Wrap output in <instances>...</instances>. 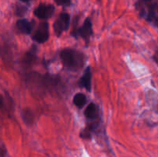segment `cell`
Listing matches in <instances>:
<instances>
[{"instance_id": "cell-10", "label": "cell", "mask_w": 158, "mask_h": 157, "mask_svg": "<svg viewBox=\"0 0 158 157\" xmlns=\"http://www.w3.org/2000/svg\"><path fill=\"white\" fill-rule=\"evenodd\" d=\"M85 116L89 119H94L97 117V108L94 103H90L84 112Z\"/></svg>"}, {"instance_id": "cell-7", "label": "cell", "mask_w": 158, "mask_h": 157, "mask_svg": "<svg viewBox=\"0 0 158 157\" xmlns=\"http://www.w3.org/2000/svg\"><path fill=\"white\" fill-rule=\"evenodd\" d=\"M35 48L36 47H35V46H32L30 50L28 51L23 56L22 63L25 68L30 67L35 62L36 59V49Z\"/></svg>"}, {"instance_id": "cell-12", "label": "cell", "mask_w": 158, "mask_h": 157, "mask_svg": "<svg viewBox=\"0 0 158 157\" xmlns=\"http://www.w3.org/2000/svg\"><path fill=\"white\" fill-rule=\"evenodd\" d=\"M73 103L78 108H83L86 103V97L83 93H77L73 98Z\"/></svg>"}, {"instance_id": "cell-11", "label": "cell", "mask_w": 158, "mask_h": 157, "mask_svg": "<svg viewBox=\"0 0 158 157\" xmlns=\"http://www.w3.org/2000/svg\"><path fill=\"white\" fill-rule=\"evenodd\" d=\"M22 119L27 125H32L34 122V114L30 109H24L22 112Z\"/></svg>"}, {"instance_id": "cell-2", "label": "cell", "mask_w": 158, "mask_h": 157, "mask_svg": "<svg viewBox=\"0 0 158 157\" xmlns=\"http://www.w3.org/2000/svg\"><path fill=\"white\" fill-rule=\"evenodd\" d=\"M137 8L143 18L158 28V0H139Z\"/></svg>"}, {"instance_id": "cell-16", "label": "cell", "mask_w": 158, "mask_h": 157, "mask_svg": "<svg viewBox=\"0 0 158 157\" xmlns=\"http://www.w3.org/2000/svg\"><path fill=\"white\" fill-rule=\"evenodd\" d=\"M19 1L23 2H29L30 1V0H19Z\"/></svg>"}, {"instance_id": "cell-13", "label": "cell", "mask_w": 158, "mask_h": 157, "mask_svg": "<svg viewBox=\"0 0 158 157\" xmlns=\"http://www.w3.org/2000/svg\"><path fill=\"white\" fill-rule=\"evenodd\" d=\"M58 6H69L71 5V0H54Z\"/></svg>"}, {"instance_id": "cell-14", "label": "cell", "mask_w": 158, "mask_h": 157, "mask_svg": "<svg viewBox=\"0 0 158 157\" xmlns=\"http://www.w3.org/2000/svg\"><path fill=\"white\" fill-rule=\"evenodd\" d=\"M0 157H6V149L1 143H0Z\"/></svg>"}, {"instance_id": "cell-15", "label": "cell", "mask_w": 158, "mask_h": 157, "mask_svg": "<svg viewBox=\"0 0 158 157\" xmlns=\"http://www.w3.org/2000/svg\"><path fill=\"white\" fill-rule=\"evenodd\" d=\"M2 105H3V99L2 98L1 96H0V109H1V108H2Z\"/></svg>"}, {"instance_id": "cell-5", "label": "cell", "mask_w": 158, "mask_h": 157, "mask_svg": "<svg viewBox=\"0 0 158 157\" xmlns=\"http://www.w3.org/2000/svg\"><path fill=\"white\" fill-rule=\"evenodd\" d=\"M49 36V25L46 22H43L40 23L39 27L37 28L32 38L39 43H44L45 42L47 41Z\"/></svg>"}, {"instance_id": "cell-6", "label": "cell", "mask_w": 158, "mask_h": 157, "mask_svg": "<svg viewBox=\"0 0 158 157\" xmlns=\"http://www.w3.org/2000/svg\"><path fill=\"white\" fill-rule=\"evenodd\" d=\"M92 22L89 18H86L83 22V25L76 31L74 36L77 35H79L81 36L83 39L86 40V42L89 41L91 35L93 33V27H92Z\"/></svg>"}, {"instance_id": "cell-9", "label": "cell", "mask_w": 158, "mask_h": 157, "mask_svg": "<svg viewBox=\"0 0 158 157\" xmlns=\"http://www.w3.org/2000/svg\"><path fill=\"white\" fill-rule=\"evenodd\" d=\"M16 26L19 30L24 34H30L32 32V24L26 18H22L17 21Z\"/></svg>"}, {"instance_id": "cell-4", "label": "cell", "mask_w": 158, "mask_h": 157, "mask_svg": "<svg viewBox=\"0 0 158 157\" xmlns=\"http://www.w3.org/2000/svg\"><path fill=\"white\" fill-rule=\"evenodd\" d=\"M55 12V7L51 4H40L34 10V15L41 19H47L52 17Z\"/></svg>"}, {"instance_id": "cell-1", "label": "cell", "mask_w": 158, "mask_h": 157, "mask_svg": "<svg viewBox=\"0 0 158 157\" xmlns=\"http://www.w3.org/2000/svg\"><path fill=\"white\" fill-rule=\"evenodd\" d=\"M60 58L65 67L72 71L80 70L85 62L84 55L75 49H63L60 52Z\"/></svg>"}, {"instance_id": "cell-8", "label": "cell", "mask_w": 158, "mask_h": 157, "mask_svg": "<svg viewBox=\"0 0 158 157\" xmlns=\"http://www.w3.org/2000/svg\"><path fill=\"white\" fill-rule=\"evenodd\" d=\"M91 78H92V73H91L90 68H86L84 74L80 79V85L82 87L85 88L87 91L91 90Z\"/></svg>"}, {"instance_id": "cell-3", "label": "cell", "mask_w": 158, "mask_h": 157, "mask_svg": "<svg viewBox=\"0 0 158 157\" xmlns=\"http://www.w3.org/2000/svg\"><path fill=\"white\" fill-rule=\"evenodd\" d=\"M69 22H70V16L68 13H61L59 15L58 18L56 20L53 25L55 33L57 36L62 35L63 32L67 30L69 26Z\"/></svg>"}]
</instances>
